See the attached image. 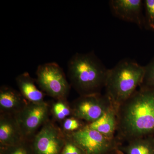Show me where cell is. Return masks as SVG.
Returning <instances> with one entry per match:
<instances>
[{"mask_svg": "<svg viewBox=\"0 0 154 154\" xmlns=\"http://www.w3.org/2000/svg\"><path fill=\"white\" fill-rule=\"evenodd\" d=\"M116 111L119 140L154 136V90L140 88Z\"/></svg>", "mask_w": 154, "mask_h": 154, "instance_id": "cell-1", "label": "cell"}, {"mask_svg": "<svg viewBox=\"0 0 154 154\" xmlns=\"http://www.w3.org/2000/svg\"><path fill=\"white\" fill-rule=\"evenodd\" d=\"M67 68L70 84L80 96L102 94L109 69L94 52L75 54Z\"/></svg>", "mask_w": 154, "mask_h": 154, "instance_id": "cell-2", "label": "cell"}, {"mask_svg": "<svg viewBox=\"0 0 154 154\" xmlns=\"http://www.w3.org/2000/svg\"><path fill=\"white\" fill-rule=\"evenodd\" d=\"M144 66L129 59L122 60L109 69L105 83V94L117 110L140 87L144 75Z\"/></svg>", "mask_w": 154, "mask_h": 154, "instance_id": "cell-3", "label": "cell"}, {"mask_svg": "<svg viewBox=\"0 0 154 154\" xmlns=\"http://www.w3.org/2000/svg\"><path fill=\"white\" fill-rule=\"evenodd\" d=\"M36 76V84L45 95L56 100L67 99L71 86L63 70L57 63L39 65Z\"/></svg>", "mask_w": 154, "mask_h": 154, "instance_id": "cell-4", "label": "cell"}, {"mask_svg": "<svg viewBox=\"0 0 154 154\" xmlns=\"http://www.w3.org/2000/svg\"><path fill=\"white\" fill-rule=\"evenodd\" d=\"M65 135L84 154H108L121 145L117 137H107L86 126L79 131Z\"/></svg>", "mask_w": 154, "mask_h": 154, "instance_id": "cell-5", "label": "cell"}, {"mask_svg": "<svg viewBox=\"0 0 154 154\" xmlns=\"http://www.w3.org/2000/svg\"><path fill=\"white\" fill-rule=\"evenodd\" d=\"M71 106L72 116L89 123L100 118L113 105L106 94H100L80 96Z\"/></svg>", "mask_w": 154, "mask_h": 154, "instance_id": "cell-6", "label": "cell"}, {"mask_svg": "<svg viewBox=\"0 0 154 154\" xmlns=\"http://www.w3.org/2000/svg\"><path fill=\"white\" fill-rule=\"evenodd\" d=\"M66 138L62 130L49 120L32 140L34 154H60Z\"/></svg>", "mask_w": 154, "mask_h": 154, "instance_id": "cell-7", "label": "cell"}, {"mask_svg": "<svg viewBox=\"0 0 154 154\" xmlns=\"http://www.w3.org/2000/svg\"><path fill=\"white\" fill-rule=\"evenodd\" d=\"M49 106L46 102L41 104L29 102L23 110L15 115L26 140L33 137L38 128L49 120Z\"/></svg>", "mask_w": 154, "mask_h": 154, "instance_id": "cell-8", "label": "cell"}, {"mask_svg": "<svg viewBox=\"0 0 154 154\" xmlns=\"http://www.w3.org/2000/svg\"><path fill=\"white\" fill-rule=\"evenodd\" d=\"M141 0H111L109 5L112 13L117 18L134 23L142 28L145 25L142 14Z\"/></svg>", "mask_w": 154, "mask_h": 154, "instance_id": "cell-9", "label": "cell"}, {"mask_svg": "<svg viewBox=\"0 0 154 154\" xmlns=\"http://www.w3.org/2000/svg\"><path fill=\"white\" fill-rule=\"evenodd\" d=\"M25 140H26L23 136L15 115L1 113L0 145L1 148L17 144Z\"/></svg>", "mask_w": 154, "mask_h": 154, "instance_id": "cell-10", "label": "cell"}, {"mask_svg": "<svg viewBox=\"0 0 154 154\" xmlns=\"http://www.w3.org/2000/svg\"><path fill=\"white\" fill-rule=\"evenodd\" d=\"M19 91L8 86L0 88L1 113L16 115L23 110L28 104Z\"/></svg>", "mask_w": 154, "mask_h": 154, "instance_id": "cell-11", "label": "cell"}, {"mask_svg": "<svg viewBox=\"0 0 154 154\" xmlns=\"http://www.w3.org/2000/svg\"><path fill=\"white\" fill-rule=\"evenodd\" d=\"M16 82L19 91L29 103H45V94L36 86V79L28 72H24L17 76Z\"/></svg>", "mask_w": 154, "mask_h": 154, "instance_id": "cell-12", "label": "cell"}, {"mask_svg": "<svg viewBox=\"0 0 154 154\" xmlns=\"http://www.w3.org/2000/svg\"><path fill=\"white\" fill-rule=\"evenodd\" d=\"M117 111L113 106L100 117L86 126L110 138L116 137L117 129Z\"/></svg>", "mask_w": 154, "mask_h": 154, "instance_id": "cell-13", "label": "cell"}, {"mask_svg": "<svg viewBox=\"0 0 154 154\" xmlns=\"http://www.w3.org/2000/svg\"><path fill=\"white\" fill-rule=\"evenodd\" d=\"M127 143L118 147L124 154H154V136L137 138Z\"/></svg>", "mask_w": 154, "mask_h": 154, "instance_id": "cell-14", "label": "cell"}, {"mask_svg": "<svg viewBox=\"0 0 154 154\" xmlns=\"http://www.w3.org/2000/svg\"><path fill=\"white\" fill-rule=\"evenodd\" d=\"M52 104L51 112L56 120L63 121L64 120L72 116L71 106L67 102V99L56 100Z\"/></svg>", "mask_w": 154, "mask_h": 154, "instance_id": "cell-15", "label": "cell"}, {"mask_svg": "<svg viewBox=\"0 0 154 154\" xmlns=\"http://www.w3.org/2000/svg\"><path fill=\"white\" fill-rule=\"evenodd\" d=\"M87 123L75 116L68 117L62 122V130L65 134H70L83 129Z\"/></svg>", "mask_w": 154, "mask_h": 154, "instance_id": "cell-16", "label": "cell"}, {"mask_svg": "<svg viewBox=\"0 0 154 154\" xmlns=\"http://www.w3.org/2000/svg\"><path fill=\"white\" fill-rule=\"evenodd\" d=\"M144 68L143 80L139 88L154 90V57Z\"/></svg>", "mask_w": 154, "mask_h": 154, "instance_id": "cell-17", "label": "cell"}, {"mask_svg": "<svg viewBox=\"0 0 154 154\" xmlns=\"http://www.w3.org/2000/svg\"><path fill=\"white\" fill-rule=\"evenodd\" d=\"M145 9V25L150 30L154 31V0L144 1Z\"/></svg>", "mask_w": 154, "mask_h": 154, "instance_id": "cell-18", "label": "cell"}, {"mask_svg": "<svg viewBox=\"0 0 154 154\" xmlns=\"http://www.w3.org/2000/svg\"><path fill=\"white\" fill-rule=\"evenodd\" d=\"M27 141L25 140L17 144L1 149L4 150V154H30Z\"/></svg>", "mask_w": 154, "mask_h": 154, "instance_id": "cell-19", "label": "cell"}, {"mask_svg": "<svg viewBox=\"0 0 154 154\" xmlns=\"http://www.w3.org/2000/svg\"><path fill=\"white\" fill-rule=\"evenodd\" d=\"M66 141L60 154H84L82 150L75 144L66 137Z\"/></svg>", "mask_w": 154, "mask_h": 154, "instance_id": "cell-20", "label": "cell"}, {"mask_svg": "<svg viewBox=\"0 0 154 154\" xmlns=\"http://www.w3.org/2000/svg\"><path fill=\"white\" fill-rule=\"evenodd\" d=\"M108 154H124L119 148L116 149Z\"/></svg>", "mask_w": 154, "mask_h": 154, "instance_id": "cell-21", "label": "cell"}]
</instances>
